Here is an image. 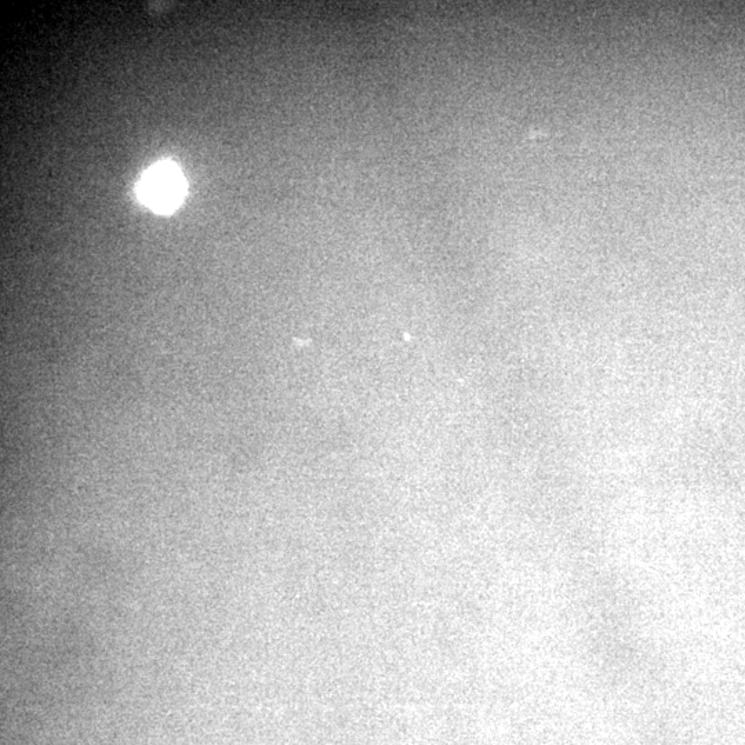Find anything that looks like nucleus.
I'll return each instance as SVG.
<instances>
[{"mask_svg":"<svg viewBox=\"0 0 745 745\" xmlns=\"http://www.w3.org/2000/svg\"><path fill=\"white\" fill-rule=\"evenodd\" d=\"M137 191L147 206L169 213L179 206L185 193V181L174 165L157 163L143 176Z\"/></svg>","mask_w":745,"mask_h":745,"instance_id":"obj_1","label":"nucleus"}]
</instances>
